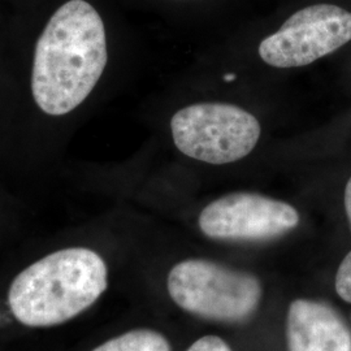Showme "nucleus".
<instances>
[{"label": "nucleus", "mask_w": 351, "mask_h": 351, "mask_svg": "<svg viewBox=\"0 0 351 351\" xmlns=\"http://www.w3.org/2000/svg\"><path fill=\"white\" fill-rule=\"evenodd\" d=\"M351 40V12L335 4H315L291 14L259 46L264 63L298 68L324 58Z\"/></svg>", "instance_id": "39448f33"}, {"label": "nucleus", "mask_w": 351, "mask_h": 351, "mask_svg": "<svg viewBox=\"0 0 351 351\" xmlns=\"http://www.w3.org/2000/svg\"><path fill=\"white\" fill-rule=\"evenodd\" d=\"M171 130L178 150L210 164L243 159L255 149L262 132L255 116L226 103L185 107L172 117Z\"/></svg>", "instance_id": "20e7f679"}, {"label": "nucleus", "mask_w": 351, "mask_h": 351, "mask_svg": "<svg viewBox=\"0 0 351 351\" xmlns=\"http://www.w3.org/2000/svg\"><path fill=\"white\" fill-rule=\"evenodd\" d=\"M345 210H346V215H348L351 226V177L346 184V189H345Z\"/></svg>", "instance_id": "9b49d317"}, {"label": "nucleus", "mask_w": 351, "mask_h": 351, "mask_svg": "<svg viewBox=\"0 0 351 351\" xmlns=\"http://www.w3.org/2000/svg\"><path fill=\"white\" fill-rule=\"evenodd\" d=\"M167 287L171 298L186 313L224 323L247 320L256 313L263 294L254 275L204 259L176 264Z\"/></svg>", "instance_id": "7ed1b4c3"}, {"label": "nucleus", "mask_w": 351, "mask_h": 351, "mask_svg": "<svg viewBox=\"0 0 351 351\" xmlns=\"http://www.w3.org/2000/svg\"><path fill=\"white\" fill-rule=\"evenodd\" d=\"M101 14L85 0H69L51 16L38 38L32 93L42 112H72L97 86L107 65Z\"/></svg>", "instance_id": "f257e3e1"}, {"label": "nucleus", "mask_w": 351, "mask_h": 351, "mask_svg": "<svg viewBox=\"0 0 351 351\" xmlns=\"http://www.w3.org/2000/svg\"><path fill=\"white\" fill-rule=\"evenodd\" d=\"M188 351H233L226 341L216 336H206L197 339Z\"/></svg>", "instance_id": "9d476101"}, {"label": "nucleus", "mask_w": 351, "mask_h": 351, "mask_svg": "<svg viewBox=\"0 0 351 351\" xmlns=\"http://www.w3.org/2000/svg\"><path fill=\"white\" fill-rule=\"evenodd\" d=\"M198 224L208 239L259 242L295 229L300 213L285 202L255 193H234L206 206Z\"/></svg>", "instance_id": "423d86ee"}, {"label": "nucleus", "mask_w": 351, "mask_h": 351, "mask_svg": "<svg viewBox=\"0 0 351 351\" xmlns=\"http://www.w3.org/2000/svg\"><path fill=\"white\" fill-rule=\"evenodd\" d=\"M91 351H172L168 339L152 329H133Z\"/></svg>", "instance_id": "6e6552de"}, {"label": "nucleus", "mask_w": 351, "mask_h": 351, "mask_svg": "<svg viewBox=\"0 0 351 351\" xmlns=\"http://www.w3.org/2000/svg\"><path fill=\"white\" fill-rule=\"evenodd\" d=\"M234 80V75H228L226 77V81H233Z\"/></svg>", "instance_id": "f8f14e48"}, {"label": "nucleus", "mask_w": 351, "mask_h": 351, "mask_svg": "<svg viewBox=\"0 0 351 351\" xmlns=\"http://www.w3.org/2000/svg\"><path fill=\"white\" fill-rule=\"evenodd\" d=\"M335 285L339 297L343 301L351 303V251L339 264Z\"/></svg>", "instance_id": "1a4fd4ad"}, {"label": "nucleus", "mask_w": 351, "mask_h": 351, "mask_svg": "<svg viewBox=\"0 0 351 351\" xmlns=\"http://www.w3.org/2000/svg\"><path fill=\"white\" fill-rule=\"evenodd\" d=\"M108 287V268L86 247L55 251L26 267L8 290L14 319L30 328L60 326L86 311Z\"/></svg>", "instance_id": "f03ea898"}, {"label": "nucleus", "mask_w": 351, "mask_h": 351, "mask_svg": "<svg viewBox=\"0 0 351 351\" xmlns=\"http://www.w3.org/2000/svg\"><path fill=\"white\" fill-rule=\"evenodd\" d=\"M289 351H351L350 328L323 302L297 300L289 307Z\"/></svg>", "instance_id": "0eeeda50"}]
</instances>
